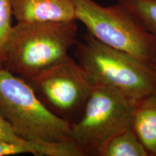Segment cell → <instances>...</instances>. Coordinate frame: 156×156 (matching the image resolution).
Segmentation results:
<instances>
[{"instance_id": "1", "label": "cell", "mask_w": 156, "mask_h": 156, "mask_svg": "<svg viewBox=\"0 0 156 156\" xmlns=\"http://www.w3.org/2000/svg\"><path fill=\"white\" fill-rule=\"evenodd\" d=\"M76 21L13 25L6 45L4 69L26 80L63 59L78 41Z\"/></svg>"}, {"instance_id": "2", "label": "cell", "mask_w": 156, "mask_h": 156, "mask_svg": "<svg viewBox=\"0 0 156 156\" xmlns=\"http://www.w3.org/2000/svg\"><path fill=\"white\" fill-rule=\"evenodd\" d=\"M74 53L93 85L112 87L136 103L156 93L153 65L103 44L88 32L76 44Z\"/></svg>"}, {"instance_id": "3", "label": "cell", "mask_w": 156, "mask_h": 156, "mask_svg": "<svg viewBox=\"0 0 156 156\" xmlns=\"http://www.w3.org/2000/svg\"><path fill=\"white\" fill-rule=\"evenodd\" d=\"M0 116L35 143L70 141L71 123L50 112L22 77L0 69Z\"/></svg>"}, {"instance_id": "4", "label": "cell", "mask_w": 156, "mask_h": 156, "mask_svg": "<svg viewBox=\"0 0 156 156\" xmlns=\"http://www.w3.org/2000/svg\"><path fill=\"white\" fill-rule=\"evenodd\" d=\"M76 20L103 44L123 51L153 65L156 40L138 19L122 5L104 7L93 0H70Z\"/></svg>"}, {"instance_id": "5", "label": "cell", "mask_w": 156, "mask_h": 156, "mask_svg": "<svg viewBox=\"0 0 156 156\" xmlns=\"http://www.w3.org/2000/svg\"><path fill=\"white\" fill-rule=\"evenodd\" d=\"M136 103L112 87L94 85L71 140L85 155H98L111 140L132 127Z\"/></svg>"}, {"instance_id": "6", "label": "cell", "mask_w": 156, "mask_h": 156, "mask_svg": "<svg viewBox=\"0 0 156 156\" xmlns=\"http://www.w3.org/2000/svg\"><path fill=\"white\" fill-rule=\"evenodd\" d=\"M25 80L50 112L71 124L81 116L93 86L69 55Z\"/></svg>"}, {"instance_id": "7", "label": "cell", "mask_w": 156, "mask_h": 156, "mask_svg": "<svg viewBox=\"0 0 156 156\" xmlns=\"http://www.w3.org/2000/svg\"><path fill=\"white\" fill-rule=\"evenodd\" d=\"M9 2L17 23L76 20L70 0H9Z\"/></svg>"}, {"instance_id": "8", "label": "cell", "mask_w": 156, "mask_h": 156, "mask_svg": "<svg viewBox=\"0 0 156 156\" xmlns=\"http://www.w3.org/2000/svg\"><path fill=\"white\" fill-rule=\"evenodd\" d=\"M132 129L149 156H156V93L136 103Z\"/></svg>"}, {"instance_id": "9", "label": "cell", "mask_w": 156, "mask_h": 156, "mask_svg": "<svg viewBox=\"0 0 156 156\" xmlns=\"http://www.w3.org/2000/svg\"><path fill=\"white\" fill-rule=\"evenodd\" d=\"M25 153L37 156H84L72 140L55 143L0 141V156Z\"/></svg>"}, {"instance_id": "10", "label": "cell", "mask_w": 156, "mask_h": 156, "mask_svg": "<svg viewBox=\"0 0 156 156\" xmlns=\"http://www.w3.org/2000/svg\"><path fill=\"white\" fill-rule=\"evenodd\" d=\"M99 156H149L132 127L114 136Z\"/></svg>"}, {"instance_id": "11", "label": "cell", "mask_w": 156, "mask_h": 156, "mask_svg": "<svg viewBox=\"0 0 156 156\" xmlns=\"http://www.w3.org/2000/svg\"><path fill=\"white\" fill-rule=\"evenodd\" d=\"M133 14L156 40V0H117Z\"/></svg>"}, {"instance_id": "12", "label": "cell", "mask_w": 156, "mask_h": 156, "mask_svg": "<svg viewBox=\"0 0 156 156\" xmlns=\"http://www.w3.org/2000/svg\"><path fill=\"white\" fill-rule=\"evenodd\" d=\"M12 16L9 0H0V69L5 67L6 45L13 26Z\"/></svg>"}, {"instance_id": "13", "label": "cell", "mask_w": 156, "mask_h": 156, "mask_svg": "<svg viewBox=\"0 0 156 156\" xmlns=\"http://www.w3.org/2000/svg\"><path fill=\"white\" fill-rule=\"evenodd\" d=\"M0 141L28 142L17 134L10 124L0 116Z\"/></svg>"}, {"instance_id": "14", "label": "cell", "mask_w": 156, "mask_h": 156, "mask_svg": "<svg viewBox=\"0 0 156 156\" xmlns=\"http://www.w3.org/2000/svg\"><path fill=\"white\" fill-rule=\"evenodd\" d=\"M153 66L154 67V68H155V69H156V58H155V62H154V63H153Z\"/></svg>"}]
</instances>
